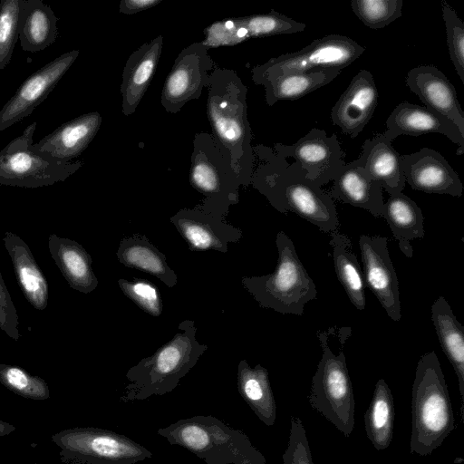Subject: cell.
<instances>
[{"label": "cell", "mask_w": 464, "mask_h": 464, "mask_svg": "<svg viewBox=\"0 0 464 464\" xmlns=\"http://www.w3.org/2000/svg\"><path fill=\"white\" fill-rule=\"evenodd\" d=\"M33 464H34V463H33Z\"/></svg>", "instance_id": "cell-47"}, {"label": "cell", "mask_w": 464, "mask_h": 464, "mask_svg": "<svg viewBox=\"0 0 464 464\" xmlns=\"http://www.w3.org/2000/svg\"><path fill=\"white\" fill-rule=\"evenodd\" d=\"M157 433L209 463L266 464L265 456L243 431L211 415H196L160 428Z\"/></svg>", "instance_id": "cell-4"}, {"label": "cell", "mask_w": 464, "mask_h": 464, "mask_svg": "<svg viewBox=\"0 0 464 464\" xmlns=\"http://www.w3.org/2000/svg\"><path fill=\"white\" fill-rule=\"evenodd\" d=\"M284 464H314L305 428L297 416L290 420L287 447L283 454Z\"/></svg>", "instance_id": "cell-37"}, {"label": "cell", "mask_w": 464, "mask_h": 464, "mask_svg": "<svg viewBox=\"0 0 464 464\" xmlns=\"http://www.w3.org/2000/svg\"><path fill=\"white\" fill-rule=\"evenodd\" d=\"M101 116L97 112L81 115L63 123L34 147L64 161H74L96 134Z\"/></svg>", "instance_id": "cell-20"}, {"label": "cell", "mask_w": 464, "mask_h": 464, "mask_svg": "<svg viewBox=\"0 0 464 464\" xmlns=\"http://www.w3.org/2000/svg\"><path fill=\"white\" fill-rule=\"evenodd\" d=\"M323 354L312 379L308 395L311 407L329 420L346 438L355 424V399L343 351L334 354L328 332H317Z\"/></svg>", "instance_id": "cell-6"}, {"label": "cell", "mask_w": 464, "mask_h": 464, "mask_svg": "<svg viewBox=\"0 0 464 464\" xmlns=\"http://www.w3.org/2000/svg\"><path fill=\"white\" fill-rule=\"evenodd\" d=\"M364 51V47L348 36L324 35L299 51L271 59L256 69V79L264 84L288 72L326 68L343 70Z\"/></svg>", "instance_id": "cell-9"}, {"label": "cell", "mask_w": 464, "mask_h": 464, "mask_svg": "<svg viewBox=\"0 0 464 464\" xmlns=\"http://www.w3.org/2000/svg\"><path fill=\"white\" fill-rule=\"evenodd\" d=\"M387 221L401 251L412 257L413 248L410 241L423 238V215L420 208L402 192L390 195L384 202L382 216Z\"/></svg>", "instance_id": "cell-26"}, {"label": "cell", "mask_w": 464, "mask_h": 464, "mask_svg": "<svg viewBox=\"0 0 464 464\" xmlns=\"http://www.w3.org/2000/svg\"><path fill=\"white\" fill-rule=\"evenodd\" d=\"M334 266L349 300L358 310L366 305L363 275L350 238L339 230L331 233Z\"/></svg>", "instance_id": "cell-28"}, {"label": "cell", "mask_w": 464, "mask_h": 464, "mask_svg": "<svg viewBox=\"0 0 464 464\" xmlns=\"http://www.w3.org/2000/svg\"><path fill=\"white\" fill-rule=\"evenodd\" d=\"M333 181L328 193L332 198L365 209L375 218L383 216L382 185L370 178L354 160L344 164Z\"/></svg>", "instance_id": "cell-19"}, {"label": "cell", "mask_w": 464, "mask_h": 464, "mask_svg": "<svg viewBox=\"0 0 464 464\" xmlns=\"http://www.w3.org/2000/svg\"><path fill=\"white\" fill-rule=\"evenodd\" d=\"M58 18L41 0H21L18 38L25 52L44 51L58 37Z\"/></svg>", "instance_id": "cell-24"}, {"label": "cell", "mask_w": 464, "mask_h": 464, "mask_svg": "<svg viewBox=\"0 0 464 464\" xmlns=\"http://www.w3.org/2000/svg\"><path fill=\"white\" fill-rule=\"evenodd\" d=\"M354 162L389 195L401 192L406 185L401 166V155L382 133L366 140Z\"/></svg>", "instance_id": "cell-18"}, {"label": "cell", "mask_w": 464, "mask_h": 464, "mask_svg": "<svg viewBox=\"0 0 464 464\" xmlns=\"http://www.w3.org/2000/svg\"><path fill=\"white\" fill-rule=\"evenodd\" d=\"M406 85L427 108L451 121L464 136V111L454 85L434 65H419L411 69Z\"/></svg>", "instance_id": "cell-15"}, {"label": "cell", "mask_w": 464, "mask_h": 464, "mask_svg": "<svg viewBox=\"0 0 464 464\" xmlns=\"http://www.w3.org/2000/svg\"><path fill=\"white\" fill-rule=\"evenodd\" d=\"M225 26L227 28V29H231L234 27V23L232 21H227L226 24H225Z\"/></svg>", "instance_id": "cell-44"}, {"label": "cell", "mask_w": 464, "mask_h": 464, "mask_svg": "<svg viewBox=\"0 0 464 464\" xmlns=\"http://www.w3.org/2000/svg\"><path fill=\"white\" fill-rule=\"evenodd\" d=\"M120 288L126 296L136 303L143 311L159 316L162 312V301L158 290L150 283L140 280L120 279Z\"/></svg>", "instance_id": "cell-36"}, {"label": "cell", "mask_w": 464, "mask_h": 464, "mask_svg": "<svg viewBox=\"0 0 464 464\" xmlns=\"http://www.w3.org/2000/svg\"><path fill=\"white\" fill-rule=\"evenodd\" d=\"M79 55L69 51L31 74L0 110V131L29 116L57 85Z\"/></svg>", "instance_id": "cell-12"}, {"label": "cell", "mask_w": 464, "mask_h": 464, "mask_svg": "<svg viewBox=\"0 0 464 464\" xmlns=\"http://www.w3.org/2000/svg\"><path fill=\"white\" fill-rule=\"evenodd\" d=\"M157 2L154 1H130L126 4L129 5V8L140 9L142 7H148L151 5H155Z\"/></svg>", "instance_id": "cell-41"}, {"label": "cell", "mask_w": 464, "mask_h": 464, "mask_svg": "<svg viewBox=\"0 0 464 464\" xmlns=\"http://www.w3.org/2000/svg\"><path fill=\"white\" fill-rule=\"evenodd\" d=\"M21 0L0 2V70L10 62L18 39Z\"/></svg>", "instance_id": "cell-33"}, {"label": "cell", "mask_w": 464, "mask_h": 464, "mask_svg": "<svg viewBox=\"0 0 464 464\" xmlns=\"http://www.w3.org/2000/svg\"><path fill=\"white\" fill-rule=\"evenodd\" d=\"M15 430L10 423L0 420V437L7 435Z\"/></svg>", "instance_id": "cell-42"}, {"label": "cell", "mask_w": 464, "mask_h": 464, "mask_svg": "<svg viewBox=\"0 0 464 464\" xmlns=\"http://www.w3.org/2000/svg\"><path fill=\"white\" fill-rule=\"evenodd\" d=\"M455 429V418L445 377L435 352L418 361L411 389L410 451L422 457L440 447Z\"/></svg>", "instance_id": "cell-2"}, {"label": "cell", "mask_w": 464, "mask_h": 464, "mask_svg": "<svg viewBox=\"0 0 464 464\" xmlns=\"http://www.w3.org/2000/svg\"><path fill=\"white\" fill-rule=\"evenodd\" d=\"M51 440L65 463L135 464L152 457L147 448L127 436L101 428L65 429Z\"/></svg>", "instance_id": "cell-8"}, {"label": "cell", "mask_w": 464, "mask_h": 464, "mask_svg": "<svg viewBox=\"0 0 464 464\" xmlns=\"http://www.w3.org/2000/svg\"><path fill=\"white\" fill-rule=\"evenodd\" d=\"M237 379L242 399L265 425L273 426L276 419V404L267 370L260 364L252 368L242 360Z\"/></svg>", "instance_id": "cell-25"}, {"label": "cell", "mask_w": 464, "mask_h": 464, "mask_svg": "<svg viewBox=\"0 0 464 464\" xmlns=\"http://www.w3.org/2000/svg\"><path fill=\"white\" fill-rule=\"evenodd\" d=\"M441 6L450 58L464 83V24L446 1L441 2Z\"/></svg>", "instance_id": "cell-34"}, {"label": "cell", "mask_w": 464, "mask_h": 464, "mask_svg": "<svg viewBox=\"0 0 464 464\" xmlns=\"http://www.w3.org/2000/svg\"><path fill=\"white\" fill-rule=\"evenodd\" d=\"M178 328L179 332L169 342L129 369L121 401H144L167 394L196 365L208 346L198 342L194 321L185 320Z\"/></svg>", "instance_id": "cell-3"}, {"label": "cell", "mask_w": 464, "mask_h": 464, "mask_svg": "<svg viewBox=\"0 0 464 464\" xmlns=\"http://www.w3.org/2000/svg\"><path fill=\"white\" fill-rule=\"evenodd\" d=\"M171 222L192 250L215 249L227 252L228 243L241 237L238 229L210 214L184 210L172 217Z\"/></svg>", "instance_id": "cell-17"}, {"label": "cell", "mask_w": 464, "mask_h": 464, "mask_svg": "<svg viewBox=\"0 0 464 464\" xmlns=\"http://www.w3.org/2000/svg\"><path fill=\"white\" fill-rule=\"evenodd\" d=\"M387 245L385 237L361 235L359 237L364 285L378 299L387 315L399 322L401 317L399 280Z\"/></svg>", "instance_id": "cell-11"}, {"label": "cell", "mask_w": 464, "mask_h": 464, "mask_svg": "<svg viewBox=\"0 0 464 464\" xmlns=\"http://www.w3.org/2000/svg\"><path fill=\"white\" fill-rule=\"evenodd\" d=\"M194 184L206 194L220 192L219 182L213 169L205 163H198L192 173Z\"/></svg>", "instance_id": "cell-40"}, {"label": "cell", "mask_w": 464, "mask_h": 464, "mask_svg": "<svg viewBox=\"0 0 464 464\" xmlns=\"http://www.w3.org/2000/svg\"><path fill=\"white\" fill-rule=\"evenodd\" d=\"M119 261L124 266L149 273L167 286L178 283V276L166 262V256L145 236L133 235L123 238L117 251Z\"/></svg>", "instance_id": "cell-27"}, {"label": "cell", "mask_w": 464, "mask_h": 464, "mask_svg": "<svg viewBox=\"0 0 464 464\" xmlns=\"http://www.w3.org/2000/svg\"><path fill=\"white\" fill-rule=\"evenodd\" d=\"M277 154L293 158L306 172V178L322 187L333 181L344 165V152L337 136H327L326 131L311 129L292 145L276 144Z\"/></svg>", "instance_id": "cell-10"}, {"label": "cell", "mask_w": 464, "mask_h": 464, "mask_svg": "<svg viewBox=\"0 0 464 464\" xmlns=\"http://www.w3.org/2000/svg\"><path fill=\"white\" fill-rule=\"evenodd\" d=\"M263 163L256 175L257 188L281 213L294 212L325 233L339 230V219L333 198L306 178V172L294 161L270 149L260 151Z\"/></svg>", "instance_id": "cell-1"}, {"label": "cell", "mask_w": 464, "mask_h": 464, "mask_svg": "<svg viewBox=\"0 0 464 464\" xmlns=\"http://www.w3.org/2000/svg\"><path fill=\"white\" fill-rule=\"evenodd\" d=\"M386 128L382 135L390 141L401 135L440 133L458 145V156L464 153V136L457 126L448 118L427 107L408 102L399 103L388 117Z\"/></svg>", "instance_id": "cell-16"}, {"label": "cell", "mask_w": 464, "mask_h": 464, "mask_svg": "<svg viewBox=\"0 0 464 464\" xmlns=\"http://www.w3.org/2000/svg\"><path fill=\"white\" fill-rule=\"evenodd\" d=\"M159 48L150 52L140 60L133 68V72L127 80V94L131 96L134 101H138L142 94L155 67Z\"/></svg>", "instance_id": "cell-38"}, {"label": "cell", "mask_w": 464, "mask_h": 464, "mask_svg": "<svg viewBox=\"0 0 464 464\" xmlns=\"http://www.w3.org/2000/svg\"><path fill=\"white\" fill-rule=\"evenodd\" d=\"M377 104L378 90L372 74L361 70L333 106L332 121L354 139L372 119Z\"/></svg>", "instance_id": "cell-14"}, {"label": "cell", "mask_w": 464, "mask_h": 464, "mask_svg": "<svg viewBox=\"0 0 464 464\" xmlns=\"http://www.w3.org/2000/svg\"><path fill=\"white\" fill-rule=\"evenodd\" d=\"M227 102L223 101V102H221L219 103V108H220V109H224V108H226V107H227Z\"/></svg>", "instance_id": "cell-45"}, {"label": "cell", "mask_w": 464, "mask_h": 464, "mask_svg": "<svg viewBox=\"0 0 464 464\" xmlns=\"http://www.w3.org/2000/svg\"><path fill=\"white\" fill-rule=\"evenodd\" d=\"M0 382L26 399L43 401L50 398V390L44 379L17 366L0 363Z\"/></svg>", "instance_id": "cell-31"}, {"label": "cell", "mask_w": 464, "mask_h": 464, "mask_svg": "<svg viewBox=\"0 0 464 464\" xmlns=\"http://www.w3.org/2000/svg\"><path fill=\"white\" fill-rule=\"evenodd\" d=\"M18 315L0 273V329L14 341H18Z\"/></svg>", "instance_id": "cell-39"}, {"label": "cell", "mask_w": 464, "mask_h": 464, "mask_svg": "<svg viewBox=\"0 0 464 464\" xmlns=\"http://www.w3.org/2000/svg\"><path fill=\"white\" fill-rule=\"evenodd\" d=\"M431 320L440 346L451 363L458 379L461 399V417L464 405V327L458 321L444 296L431 304Z\"/></svg>", "instance_id": "cell-23"}, {"label": "cell", "mask_w": 464, "mask_h": 464, "mask_svg": "<svg viewBox=\"0 0 464 464\" xmlns=\"http://www.w3.org/2000/svg\"><path fill=\"white\" fill-rule=\"evenodd\" d=\"M342 70L326 68L282 74L264 83L269 105L278 101L297 100L328 84Z\"/></svg>", "instance_id": "cell-30"}, {"label": "cell", "mask_w": 464, "mask_h": 464, "mask_svg": "<svg viewBox=\"0 0 464 464\" xmlns=\"http://www.w3.org/2000/svg\"><path fill=\"white\" fill-rule=\"evenodd\" d=\"M306 25L285 14L271 11L268 14L257 15L249 19L246 29L255 36L295 34L304 31Z\"/></svg>", "instance_id": "cell-35"}, {"label": "cell", "mask_w": 464, "mask_h": 464, "mask_svg": "<svg viewBox=\"0 0 464 464\" xmlns=\"http://www.w3.org/2000/svg\"><path fill=\"white\" fill-rule=\"evenodd\" d=\"M406 182L412 189L433 194L461 197L463 184L458 173L438 151L422 148L401 156Z\"/></svg>", "instance_id": "cell-13"}, {"label": "cell", "mask_w": 464, "mask_h": 464, "mask_svg": "<svg viewBox=\"0 0 464 464\" xmlns=\"http://www.w3.org/2000/svg\"><path fill=\"white\" fill-rule=\"evenodd\" d=\"M394 401L392 391L383 379L377 381L372 400L364 413L367 438L375 450H386L392 440L394 426Z\"/></svg>", "instance_id": "cell-29"}, {"label": "cell", "mask_w": 464, "mask_h": 464, "mask_svg": "<svg viewBox=\"0 0 464 464\" xmlns=\"http://www.w3.org/2000/svg\"><path fill=\"white\" fill-rule=\"evenodd\" d=\"M37 123L0 150V185L35 188L64 181L82 165L80 160L64 161L34 147Z\"/></svg>", "instance_id": "cell-7"}, {"label": "cell", "mask_w": 464, "mask_h": 464, "mask_svg": "<svg viewBox=\"0 0 464 464\" xmlns=\"http://www.w3.org/2000/svg\"><path fill=\"white\" fill-rule=\"evenodd\" d=\"M248 34V30L246 29V27H240L237 32V35L239 37V38H243L245 37L246 34Z\"/></svg>", "instance_id": "cell-43"}, {"label": "cell", "mask_w": 464, "mask_h": 464, "mask_svg": "<svg viewBox=\"0 0 464 464\" xmlns=\"http://www.w3.org/2000/svg\"><path fill=\"white\" fill-rule=\"evenodd\" d=\"M3 241L23 295L34 308L44 310L49 297L48 284L29 246L12 232H6Z\"/></svg>", "instance_id": "cell-21"}, {"label": "cell", "mask_w": 464, "mask_h": 464, "mask_svg": "<svg viewBox=\"0 0 464 464\" xmlns=\"http://www.w3.org/2000/svg\"><path fill=\"white\" fill-rule=\"evenodd\" d=\"M276 246L278 259L275 271L262 276L243 277L242 284L260 306L284 314L302 315L304 305L316 298V286L285 231L277 233Z\"/></svg>", "instance_id": "cell-5"}, {"label": "cell", "mask_w": 464, "mask_h": 464, "mask_svg": "<svg viewBox=\"0 0 464 464\" xmlns=\"http://www.w3.org/2000/svg\"><path fill=\"white\" fill-rule=\"evenodd\" d=\"M402 0H353L351 8L362 24L382 29L401 16Z\"/></svg>", "instance_id": "cell-32"}, {"label": "cell", "mask_w": 464, "mask_h": 464, "mask_svg": "<svg viewBox=\"0 0 464 464\" xmlns=\"http://www.w3.org/2000/svg\"><path fill=\"white\" fill-rule=\"evenodd\" d=\"M49 251L70 287L83 294L92 292L98 279L92 268V257L74 240L51 234L48 238Z\"/></svg>", "instance_id": "cell-22"}, {"label": "cell", "mask_w": 464, "mask_h": 464, "mask_svg": "<svg viewBox=\"0 0 464 464\" xmlns=\"http://www.w3.org/2000/svg\"><path fill=\"white\" fill-rule=\"evenodd\" d=\"M209 464H227V463H209Z\"/></svg>", "instance_id": "cell-46"}]
</instances>
